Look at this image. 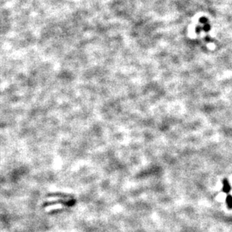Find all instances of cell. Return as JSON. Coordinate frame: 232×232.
I'll use <instances>...</instances> for the list:
<instances>
[{
  "label": "cell",
  "mask_w": 232,
  "mask_h": 232,
  "mask_svg": "<svg viewBox=\"0 0 232 232\" xmlns=\"http://www.w3.org/2000/svg\"><path fill=\"white\" fill-rule=\"evenodd\" d=\"M231 185L229 182L227 180V179H225L223 180V191L225 193H228L231 191Z\"/></svg>",
  "instance_id": "obj_1"
},
{
  "label": "cell",
  "mask_w": 232,
  "mask_h": 232,
  "mask_svg": "<svg viewBox=\"0 0 232 232\" xmlns=\"http://www.w3.org/2000/svg\"><path fill=\"white\" fill-rule=\"evenodd\" d=\"M63 204H55V205H51V206H49V207H46L45 210L47 212H49V211H50V210H57V209H60V208H63Z\"/></svg>",
  "instance_id": "obj_2"
},
{
  "label": "cell",
  "mask_w": 232,
  "mask_h": 232,
  "mask_svg": "<svg viewBox=\"0 0 232 232\" xmlns=\"http://www.w3.org/2000/svg\"><path fill=\"white\" fill-rule=\"evenodd\" d=\"M226 204L228 207V208L232 209V196L228 195L227 196V198H226Z\"/></svg>",
  "instance_id": "obj_3"
},
{
  "label": "cell",
  "mask_w": 232,
  "mask_h": 232,
  "mask_svg": "<svg viewBox=\"0 0 232 232\" xmlns=\"http://www.w3.org/2000/svg\"><path fill=\"white\" fill-rule=\"evenodd\" d=\"M202 29H204L205 32H209L210 30V26L208 24H206L204 25V27L202 28Z\"/></svg>",
  "instance_id": "obj_4"
},
{
  "label": "cell",
  "mask_w": 232,
  "mask_h": 232,
  "mask_svg": "<svg viewBox=\"0 0 232 232\" xmlns=\"http://www.w3.org/2000/svg\"><path fill=\"white\" fill-rule=\"evenodd\" d=\"M207 21H207V18H206L205 17H201V18H200V20H199V22L201 23V24H207Z\"/></svg>",
  "instance_id": "obj_5"
},
{
  "label": "cell",
  "mask_w": 232,
  "mask_h": 232,
  "mask_svg": "<svg viewBox=\"0 0 232 232\" xmlns=\"http://www.w3.org/2000/svg\"><path fill=\"white\" fill-rule=\"evenodd\" d=\"M201 30H202V27H200V26H198V27H196V28H195V32H196L199 33L201 31Z\"/></svg>",
  "instance_id": "obj_6"
}]
</instances>
